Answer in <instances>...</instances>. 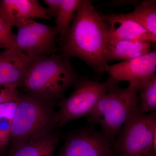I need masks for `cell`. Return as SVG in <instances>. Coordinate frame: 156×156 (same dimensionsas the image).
Instances as JSON below:
<instances>
[{
    "label": "cell",
    "mask_w": 156,
    "mask_h": 156,
    "mask_svg": "<svg viewBox=\"0 0 156 156\" xmlns=\"http://www.w3.org/2000/svg\"><path fill=\"white\" fill-rule=\"evenodd\" d=\"M108 26L90 1H82L67 40L60 51L65 57L80 58L95 71H105Z\"/></svg>",
    "instance_id": "obj_1"
},
{
    "label": "cell",
    "mask_w": 156,
    "mask_h": 156,
    "mask_svg": "<svg viewBox=\"0 0 156 156\" xmlns=\"http://www.w3.org/2000/svg\"><path fill=\"white\" fill-rule=\"evenodd\" d=\"M77 80L69 58L53 53L33 58L22 83L31 95L44 100L61 97Z\"/></svg>",
    "instance_id": "obj_2"
},
{
    "label": "cell",
    "mask_w": 156,
    "mask_h": 156,
    "mask_svg": "<svg viewBox=\"0 0 156 156\" xmlns=\"http://www.w3.org/2000/svg\"><path fill=\"white\" fill-rule=\"evenodd\" d=\"M138 92L131 85L125 89L115 85L88 115L90 122L98 124L110 141L119 134L125 123L137 111Z\"/></svg>",
    "instance_id": "obj_3"
},
{
    "label": "cell",
    "mask_w": 156,
    "mask_h": 156,
    "mask_svg": "<svg viewBox=\"0 0 156 156\" xmlns=\"http://www.w3.org/2000/svg\"><path fill=\"white\" fill-rule=\"evenodd\" d=\"M118 82L112 78L105 82L88 79L79 82L72 94L59 102L53 123L61 127L72 120L88 116L101 97Z\"/></svg>",
    "instance_id": "obj_4"
},
{
    "label": "cell",
    "mask_w": 156,
    "mask_h": 156,
    "mask_svg": "<svg viewBox=\"0 0 156 156\" xmlns=\"http://www.w3.org/2000/svg\"><path fill=\"white\" fill-rule=\"evenodd\" d=\"M116 144L122 156H147L156 153L155 113L136 112L125 123Z\"/></svg>",
    "instance_id": "obj_5"
},
{
    "label": "cell",
    "mask_w": 156,
    "mask_h": 156,
    "mask_svg": "<svg viewBox=\"0 0 156 156\" xmlns=\"http://www.w3.org/2000/svg\"><path fill=\"white\" fill-rule=\"evenodd\" d=\"M42 100L33 95L19 96L11 128L16 147L47 131L51 115Z\"/></svg>",
    "instance_id": "obj_6"
},
{
    "label": "cell",
    "mask_w": 156,
    "mask_h": 156,
    "mask_svg": "<svg viewBox=\"0 0 156 156\" xmlns=\"http://www.w3.org/2000/svg\"><path fill=\"white\" fill-rule=\"evenodd\" d=\"M15 27L16 48L20 52L32 58L55 53L58 34L55 27L33 19L19 21Z\"/></svg>",
    "instance_id": "obj_7"
},
{
    "label": "cell",
    "mask_w": 156,
    "mask_h": 156,
    "mask_svg": "<svg viewBox=\"0 0 156 156\" xmlns=\"http://www.w3.org/2000/svg\"><path fill=\"white\" fill-rule=\"evenodd\" d=\"M156 53L155 52L108 65L105 71L118 82L126 81L140 92L144 85L156 75Z\"/></svg>",
    "instance_id": "obj_8"
},
{
    "label": "cell",
    "mask_w": 156,
    "mask_h": 156,
    "mask_svg": "<svg viewBox=\"0 0 156 156\" xmlns=\"http://www.w3.org/2000/svg\"><path fill=\"white\" fill-rule=\"evenodd\" d=\"M111 153L110 141L104 134L85 130L68 137L59 156H110Z\"/></svg>",
    "instance_id": "obj_9"
},
{
    "label": "cell",
    "mask_w": 156,
    "mask_h": 156,
    "mask_svg": "<svg viewBox=\"0 0 156 156\" xmlns=\"http://www.w3.org/2000/svg\"><path fill=\"white\" fill-rule=\"evenodd\" d=\"M108 26L107 45L122 41L155 43L156 36L124 14L103 16Z\"/></svg>",
    "instance_id": "obj_10"
},
{
    "label": "cell",
    "mask_w": 156,
    "mask_h": 156,
    "mask_svg": "<svg viewBox=\"0 0 156 156\" xmlns=\"http://www.w3.org/2000/svg\"><path fill=\"white\" fill-rule=\"evenodd\" d=\"M48 9L38 0H2L0 17L11 27L22 20L34 19L50 20Z\"/></svg>",
    "instance_id": "obj_11"
},
{
    "label": "cell",
    "mask_w": 156,
    "mask_h": 156,
    "mask_svg": "<svg viewBox=\"0 0 156 156\" xmlns=\"http://www.w3.org/2000/svg\"><path fill=\"white\" fill-rule=\"evenodd\" d=\"M33 58L17 49L0 52V84L22 83Z\"/></svg>",
    "instance_id": "obj_12"
},
{
    "label": "cell",
    "mask_w": 156,
    "mask_h": 156,
    "mask_svg": "<svg viewBox=\"0 0 156 156\" xmlns=\"http://www.w3.org/2000/svg\"><path fill=\"white\" fill-rule=\"evenodd\" d=\"M57 142L56 136L46 131L15 147L11 156H54Z\"/></svg>",
    "instance_id": "obj_13"
},
{
    "label": "cell",
    "mask_w": 156,
    "mask_h": 156,
    "mask_svg": "<svg viewBox=\"0 0 156 156\" xmlns=\"http://www.w3.org/2000/svg\"><path fill=\"white\" fill-rule=\"evenodd\" d=\"M150 42L136 41H120L108 45L105 58L106 62L119 60H127L146 55L151 52Z\"/></svg>",
    "instance_id": "obj_14"
},
{
    "label": "cell",
    "mask_w": 156,
    "mask_h": 156,
    "mask_svg": "<svg viewBox=\"0 0 156 156\" xmlns=\"http://www.w3.org/2000/svg\"><path fill=\"white\" fill-rule=\"evenodd\" d=\"M124 15L156 36L155 1H143L139 5L135 6L134 11Z\"/></svg>",
    "instance_id": "obj_15"
},
{
    "label": "cell",
    "mask_w": 156,
    "mask_h": 156,
    "mask_svg": "<svg viewBox=\"0 0 156 156\" xmlns=\"http://www.w3.org/2000/svg\"><path fill=\"white\" fill-rule=\"evenodd\" d=\"M81 2V0H61L60 10L55 21V28L63 44L68 36L71 23Z\"/></svg>",
    "instance_id": "obj_16"
},
{
    "label": "cell",
    "mask_w": 156,
    "mask_h": 156,
    "mask_svg": "<svg viewBox=\"0 0 156 156\" xmlns=\"http://www.w3.org/2000/svg\"><path fill=\"white\" fill-rule=\"evenodd\" d=\"M18 98L19 96L0 105V151L5 148L11 138V123L15 114Z\"/></svg>",
    "instance_id": "obj_17"
},
{
    "label": "cell",
    "mask_w": 156,
    "mask_h": 156,
    "mask_svg": "<svg viewBox=\"0 0 156 156\" xmlns=\"http://www.w3.org/2000/svg\"><path fill=\"white\" fill-rule=\"evenodd\" d=\"M140 106L137 112L144 114L156 110V76L150 80L140 91Z\"/></svg>",
    "instance_id": "obj_18"
},
{
    "label": "cell",
    "mask_w": 156,
    "mask_h": 156,
    "mask_svg": "<svg viewBox=\"0 0 156 156\" xmlns=\"http://www.w3.org/2000/svg\"><path fill=\"white\" fill-rule=\"evenodd\" d=\"M0 48L14 49L16 48L15 35L9 26L0 17Z\"/></svg>",
    "instance_id": "obj_19"
},
{
    "label": "cell",
    "mask_w": 156,
    "mask_h": 156,
    "mask_svg": "<svg viewBox=\"0 0 156 156\" xmlns=\"http://www.w3.org/2000/svg\"><path fill=\"white\" fill-rule=\"evenodd\" d=\"M18 84H0V105L18 97L16 88Z\"/></svg>",
    "instance_id": "obj_20"
},
{
    "label": "cell",
    "mask_w": 156,
    "mask_h": 156,
    "mask_svg": "<svg viewBox=\"0 0 156 156\" xmlns=\"http://www.w3.org/2000/svg\"><path fill=\"white\" fill-rule=\"evenodd\" d=\"M44 2L48 6V15L50 19L56 18L60 10L61 0H44Z\"/></svg>",
    "instance_id": "obj_21"
}]
</instances>
